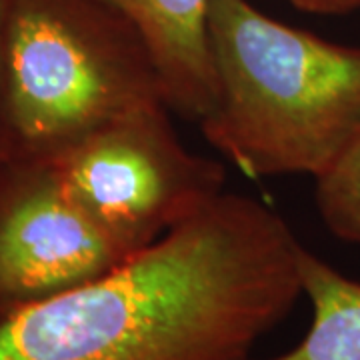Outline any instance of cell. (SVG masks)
Wrapping results in <instances>:
<instances>
[{
  "label": "cell",
  "mask_w": 360,
  "mask_h": 360,
  "mask_svg": "<svg viewBox=\"0 0 360 360\" xmlns=\"http://www.w3.org/2000/svg\"><path fill=\"white\" fill-rule=\"evenodd\" d=\"M292 229L222 193L90 283L0 322V360H250L302 296Z\"/></svg>",
  "instance_id": "obj_1"
},
{
  "label": "cell",
  "mask_w": 360,
  "mask_h": 360,
  "mask_svg": "<svg viewBox=\"0 0 360 360\" xmlns=\"http://www.w3.org/2000/svg\"><path fill=\"white\" fill-rule=\"evenodd\" d=\"M217 103L205 139L248 176L319 179L360 132V49L210 0Z\"/></svg>",
  "instance_id": "obj_2"
},
{
  "label": "cell",
  "mask_w": 360,
  "mask_h": 360,
  "mask_svg": "<svg viewBox=\"0 0 360 360\" xmlns=\"http://www.w3.org/2000/svg\"><path fill=\"white\" fill-rule=\"evenodd\" d=\"M6 160L51 162L110 120L167 103L155 60L101 0H4Z\"/></svg>",
  "instance_id": "obj_3"
},
{
  "label": "cell",
  "mask_w": 360,
  "mask_h": 360,
  "mask_svg": "<svg viewBox=\"0 0 360 360\" xmlns=\"http://www.w3.org/2000/svg\"><path fill=\"white\" fill-rule=\"evenodd\" d=\"M168 110L136 108L51 160L66 198L127 257L224 193V167L188 150Z\"/></svg>",
  "instance_id": "obj_4"
},
{
  "label": "cell",
  "mask_w": 360,
  "mask_h": 360,
  "mask_svg": "<svg viewBox=\"0 0 360 360\" xmlns=\"http://www.w3.org/2000/svg\"><path fill=\"white\" fill-rule=\"evenodd\" d=\"M127 258L66 198L51 162L0 168V322Z\"/></svg>",
  "instance_id": "obj_5"
},
{
  "label": "cell",
  "mask_w": 360,
  "mask_h": 360,
  "mask_svg": "<svg viewBox=\"0 0 360 360\" xmlns=\"http://www.w3.org/2000/svg\"><path fill=\"white\" fill-rule=\"evenodd\" d=\"M124 16L155 60L170 110L202 122L217 103L208 51L210 0H101Z\"/></svg>",
  "instance_id": "obj_6"
},
{
  "label": "cell",
  "mask_w": 360,
  "mask_h": 360,
  "mask_svg": "<svg viewBox=\"0 0 360 360\" xmlns=\"http://www.w3.org/2000/svg\"><path fill=\"white\" fill-rule=\"evenodd\" d=\"M302 296L312 309L309 333L278 356L250 360H360V283L300 246Z\"/></svg>",
  "instance_id": "obj_7"
},
{
  "label": "cell",
  "mask_w": 360,
  "mask_h": 360,
  "mask_svg": "<svg viewBox=\"0 0 360 360\" xmlns=\"http://www.w3.org/2000/svg\"><path fill=\"white\" fill-rule=\"evenodd\" d=\"M316 180V208L336 238L360 246V132Z\"/></svg>",
  "instance_id": "obj_8"
},
{
  "label": "cell",
  "mask_w": 360,
  "mask_h": 360,
  "mask_svg": "<svg viewBox=\"0 0 360 360\" xmlns=\"http://www.w3.org/2000/svg\"><path fill=\"white\" fill-rule=\"evenodd\" d=\"M295 8L310 14H348L360 11V0H286Z\"/></svg>",
  "instance_id": "obj_9"
},
{
  "label": "cell",
  "mask_w": 360,
  "mask_h": 360,
  "mask_svg": "<svg viewBox=\"0 0 360 360\" xmlns=\"http://www.w3.org/2000/svg\"><path fill=\"white\" fill-rule=\"evenodd\" d=\"M4 0H0V28H2ZM6 162V132H4V108H2V84H0V168Z\"/></svg>",
  "instance_id": "obj_10"
}]
</instances>
